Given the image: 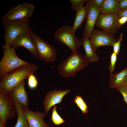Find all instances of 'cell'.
Here are the masks:
<instances>
[{
	"label": "cell",
	"mask_w": 127,
	"mask_h": 127,
	"mask_svg": "<svg viewBox=\"0 0 127 127\" xmlns=\"http://www.w3.org/2000/svg\"><path fill=\"white\" fill-rule=\"evenodd\" d=\"M37 69L36 64L29 63L0 76V90L9 93L17 85L33 74Z\"/></svg>",
	"instance_id": "obj_1"
},
{
	"label": "cell",
	"mask_w": 127,
	"mask_h": 127,
	"mask_svg": "<svg viewBox=\"0 0 127 127\" xmlns=\"http://www.w3.org/2000/svg\"><path fill=\"white\" fill-rule=\"evenodd\" d=\"M89 62L85 56L77 52L72 53L59 65L58 72L65 78L74 77L77 72L87 67Z\"/></svg>",
	"instance_id": "obj_2"
},
{
	"label": "cell",
	"mask_w": 127,
	"mask_h": 127,
	"mask_svg": "<svg viewBox=\"0 0 127 127\" xmlns=\"http://www.w3.org/2000/svg\"><path fill=\"white\" fill-rule=\"evenodd\" d=\"M2 49L4 55L0 62V76L29 63L19 58L17 55L15 49L10 47L8 44L5 43Z\"/></svg>",
	"instance_id": "obj_3"
},
{
	"label": "cell",
	"mask_w": 127,
	"mask_h": 127,
	"mask_svg": "<svg viewBox=\"0 0 127 127\" xmlns=\"http://www.w3.org/2000/svg\"><path fill=\"white\" fill-rule=\"evenodd\" d=\"M72 27L68 25L62 26L55 33V38L59 42L66 45L71 50L72 53L77 52L81 46V40L78 39Z\"/></svg>",
	"instance_id": "obj_4"
},
{
	"label": "cell",
	"mask_w": 127,
	"mask_h": 127,
	"mask_svg": "<svg viewBox=\"0 0 127 127\" xmlns=\"http://www.w3.org/2000/svg\"><path fill=\"white\" fill-rule=\"evenodd\" d=\"M29 20L2 21L5 31V43L10 45L18 36L23 32L31 31Z\"/></svg>",
	"instance_id": "obj_5"
},
{
	"label": "cell",
	"mask_w": 127,
	"mask_h": 127,
	"mask_svg": "<svg viewBox=\"0 0 127 127\" xmlns=\"http://www.w3.org/2000/svg\"><path fill=\"white\" fill-rule=\"evenodd\" d=\"M35 7L28 2L20 4L10 9L2 18V21L29 20Z\"/></svg>",
	"instance_id": "obj_6"
},
{
	"label": "cell",
	"mask_w": 127,
	"mask_h": 127,
	"mask_svg": "<svg viewBox=\"0 0 127 127\" xmlns=\"http://www.w3.org/2000/svg\"><path fill=\"white\" fill-rule=\"evenodd\" d=\"M119 12L104 14L101 13L99 16L95 26L112 35L115 34L120 29L119 23Z\"/></svg>",
	"instance_id": "obj_7"
},
{
	"label": "cell",
	"mask_w": 127,
	"mask_h": 127,
	"mask_svg": "<svg viewBox=\"0 0 127 127\" xmlns=\"http://www.w3.org/2000/svg\"><path fill=\"white\" fill-rule=\"evenodd\" d=\"M30 34L36 43L39 58L46 62H55L56 60L57 53L54 48L42 40L32 31L30 32Z\"/></svg>",
	"instance_id": "obj_8"
},
{
	"label": "cell",
	"mask_w": 127,
	"mask_h": 127,
	"mask_svg": "<svg viewBox=\"0 0 127 127\" xmlns=\"http://www.w3.org/2000/svg\"><path fill=\"white\" fill-rule=\"evenodd\" d=\"M16 113L15 103L9 93L0 90V121L6 124L7 120L15 117Z\"/></svg>",
	"instance_id": "obj_9"
},
{
	"label": "cell",
	"mask_w": 127,
	"mask_h": 127,
	"mask_svg": "<svg viewBox=\"0 0 127 127\" xmlns=\"http://www.w3.org/2000/svg\"><path fill=\"white\" fill-rule=\"evenodd\" d=\"M32 31H25L20 34L13 41L10 46L15 49L19 47H24L29 51L35 58L38 59L36 45L30 34Z\"/></svg>",
	"instance_id": "obj_10"
},
{
	"label": "cell",
	"mask_w": 127,
	"mask_h": 127,
	"mask_svg": "<svg viewBox=\"0 0 127 127\" xmlns=\"http://www.w3.org/2000/svg\"><path fill=\"white\" fill-rule=\"evenodd\" d=\"M89 40L95 52L97 48L100 46H112L113 43L117 40L113 35L97 29L93 30Z\"/></svg>",
	"instance_id": "obj_11"
},
{
	"label": "cell",
	"mask_w": 127,
	"mask_h": 127,
	"mask_svg": "<svg viewBox=\"0 0 127 127\" xmlns=\"http://www.w3.org/2000/svg\"><path fill=\"white\" fill-rule=\"evenodd\" d=\"M87 19L83 37L89 38L94 30V28L99 15L101 13L99 7L86 0Z\"/></svg>",
	"instance_id": "obj_12"
},
{
	"label": "cell",
	"mask_w": 127,
	"mask_h": 127,
	"mask_svg": "<svg viewBox=\"0 0 127 127\" xmlns=\"http://www.w3.org/2000/svg\"><path fill=\"white\" fill-rule=\"evenodd\" d=\"M70 92L69 90L63 91L56 90L48 92L43 102L45 112L47 114L52 107L60 103L64 97Z\"/></svg>",
	"instance_id": "obj_13"
},
{
	"label": "cell",
	"mask_w": 127,
	"mask_h": 127,
	"mask_svg": "<svg viewBox=\"0 0 127 127\" xmlns=\"http://www.w3.org/2000/svg\"><path fill=\"white\" fill-rule=\"evenodd\" d=\"M23 111L28 123V127H50L44 121L43 118L47 114L38 111L33 112L28 107L23 106Z\"/></svg>",
	"instance_id": "obj_14"
},
{
	"label": "cell",
	"mask_w": 127,
	"mask_h": 127,
	"mask_svg": "<svg viewBox=\"0 0 127 127\" xmlns=\"http://www.w3.org/2000/svg\"><path fill=\"white\" fill-rule=\"evenodd\" d=\"M24 80L15 87L9 93L10 97L15 103H17L24 107H28V96L26 91Z\"/></svg>",
	"instance_id": "obj_15"
},
{
	"label": "cell",
	"mask_w": 127,
	"mask_h": 127,
	"mask_svg": "<svg viewBox=\"0 0 127 127\" xmlns=\"http://www.w3.org/2000/svg\"><path fill=\"white\" fill-rule=\"evenodd\" d=\"M109 84L110 87L113 89L120 86H127V67L119 72L110 74Z\"/></svg>",
	"instance_id": "obj_16"
},
{
	"label": "cell",
	"mask_w": 127,
	"mask_h": 127,
	"mask_svg": "<svg viewBox=\"0 0 127 127\" xmlns=\"http://www.w3.org/2000/svg\"><path fill=\"white\" fill-rule=\"evenodd\" d=\"M81 40V46L84 49L85 55L89 62H96L99 60V57L93 48L90 43L89 38L82 37Z\"/></svg>",
	"instance_id": "obj_17"
},
{
	"label": "cell",
	"mask_w": 127,
	"mask_h": 127,
	"mask_svg": "<svg viewBox=\"0 0 127 127\" xmlns=\"http://www.w3.org/2000/svg\"><path fill=\"white\" fill-rule=\"evenodd\" d=\"M99 7L101 13L104 14L119 12L121 10L117 0H104Z\"/></svg>",
	"instance_id": "obj_18"
},
{
	"label": "cell",
	"mask_w": 127,
	"mask_h": 127,
	"mask_svg": "<svg viewBox=\"0 0 127 127\" xmlns=\"http://www.w3.org/2000/svg\"><path fill=\"white\" fill-rule=\"evenodd\" d=\"M17 120L14 127H28V123L23 111V106L20 104L15 103Z\"/></svg>",
	"instance_id": "obj_19"
},
{
	"label": "cell",
	"mask_w": 127,
	"mask_h": 127,
	"mask_svg": "<svg viewBox=\"0 0 127 127\" xmlns=\"http://www.w3.org/2000/svg\"><path fill=\"white\" fill-rule=\"evenodd\" d=\"M87 10V7L85 5L82 6L76 11L75 18L72 27L73 29L75 32L80 27L86 17Z\"/></svg>",
	"instance_id": "obj_20"
},
{
	"label": "cell",
	"mask_w": 127,
	"mask_h": 127,
	"mask_svg": "<svg viewBox=\"0 0 127 127\" xmlns=\"http://www.w3.org/2000/svg\"><path fill=\"white\" fill-rule=\"evenodd\" d=\"M56 109V107L54 106L52 109V113L51 120L52 122L55 125H59L64 123L65 120L57 112Z\"/></svg>",
	"instance_id": "obj_21"
},
{
	"label": "cell",
	"mask_w": 127,
	"mask_h": 127,
	"mask_svg": "<svg viewBox=\"0 0 127 127\" xmlns=\"http://www.w3.org/2000/svg\"><path fill=\"white\" fill-rule=\"evenodd\" d=\"M28 83L29 87L31 89H34L37 87L38 81L33 74L30 75L28 77Z\"/></svg>",
	"instance_id": "obj_22"
},
{
	"label": "cell",
	"mask_w": 127,
	"mask_h": 127,
	"mask_svg": "<svg viewBox=\"0 0 127 127\" xmlns=\"http://www.w3.org/2000/svg\"><path fill=\"white\" fill-rule=\"evenodd\" d=\"M71 4V8L73 10L76 11L83 6V5L86 2L85 0H70Z\"/></svg>",
	"instance_id": "obj_23"
},
{
	"label": "cell",
	"mask_w": 127,
	"mask_h": 127,
	"mask_svg": "<svg viewBox=\"0 0 127 127\" xmlns=\"http://www.w3.org/2000/svg\"><path fill=\"white\" fill-rule=\"evenodd\" d=\"M123 33H121L118 40L113 43L112 46L113 48V52L117 55H118L120 51L121 43L123 40Z\"/></svg>",
	"instance_id": "obj_24"
},
{
	"label": "cell",
	"mask_w": 127,
	"mask_h": 127,
	"mask_svg": "<svg viewBox=\"0 0 127 127\" xmlns=\"http://www.w3.org/2000/svg\"><path fill=\"white\" fill-rule=\"evenodd\" d=\"M117 55L113 52L110 56V61L108 68L111 74H112L115 69L116 64L117 60Z\"/></svg>",
	"instance_id": "obj_25"
},
{
	"label": "cell",
	"mask_w": 127,
	"mask_h": 127,
	"mask_svg": "<svg viewBox=\"0 0 127 127\" xmlns=\"http://www.w3.org/2000/svg\"><path fill=\"white\" fill-rule=\"evenodd\" d=\"M83 114H86L88 112V107L87 104L83 99L79 101L76 104Z\"/></svg>",
	"instance_id": "obj_26"
},
{
	"label": "cell",
	"mask_w": 127,
	"mask_h": 127,
	"mask_svg": "<svg viewBox=\"0 0 127 127\" xmlns=\"http://www.w3.org/2000/svg\"><path fill=\"white\" fill-rule=\"evenodd\" d=\"M116 89L121 94L124 101L127 104V86H120L117 87Z\"/></svg>",
	"instance_id": "obj_27"
},
{
	"label": "cell",
	"mask_w": 127,
	"mask_h": 127,
	"mask_svg": "<svg viewBox=\"0 0 127 127\" xmlns=\"http://www.w3.org/2000/svg\"><path fill=\"white\" fill-rule=\"evenodd\" d=\"M117 0L119 3L121 10L127 9V0Z\"/></svg>",
	"instance_id": "obj_28"
},
{
	"label": "cell",
	"mask_w": 127,
	"mask_h": 127,
	"mask_svg": "<svg viewBox=\"0 0 127 127\" xmlns=\"http://www.w3.org/2000/svg\"><path fill=\"white\" fill-rule=\"evenodd\" d=\"M88 0L91 3L100 7L104 0Z\"/></svg>",
	"instance_id": "obj_29"
},
{
	"label": "cell",
	"mask_w": 127,
	"mask_h": 127,
	"mask_svg": "<svg viewBox=\"0 0 127 127\" xmlns=\"http://www.w3.org/2000/svg\"><path fill=\"white\" fill-rule=\"evenodd\" d=\"M119 24L121 26L127 22V17H123L119 18L118 20Z\"/></svg>",
	"instance_id": "obj_30"
},
{
	"label": "cell",
	"mask_w": 127,
	"mask_h": 127,
	"mask_svg": "<svg viewBox=\"0 0 127 127\" xmlns=\"http://www.w3.org/2000/svg\"><path fill=\"white\" fill-rule=\"evenodd\" d=\"M118 15L119 18L123 17H127V9L121 10L118 13Z\"/></svg>",
	"instance_id": "obj_31"
}]
</instances>
